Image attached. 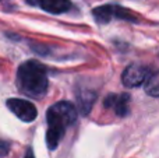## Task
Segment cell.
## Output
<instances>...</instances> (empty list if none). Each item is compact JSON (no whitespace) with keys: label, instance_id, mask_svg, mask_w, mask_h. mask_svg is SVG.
I'll return each instance as SVG.
<instances>
[{"label":"cell","instance_id":"1","mask_svg":"<svg viewBox=\"0 0 159 158\" xmlns=\"http://www.w3.org/2000/svg\"><path fill=\"white\" fill-rule=\"evenodd\" d=\"M17 87L31 98H42L48 91V69L38 60H27L17 70Z\"/></svg>","mask_w":159,"mask_h":158},{"label":"cell","instance_id":"2","mask_svg":"<svg viewBox=\"0 0 159 158\" xmlns=\"http://www.w3.org/2000/svg\"><path fill=\"white\" fill-rule=\"evenodd\" d=\"M75 119H77V109L67 101H60L48 109L46 144L50 150H55L57 147L66 133V129L71 126Z\"/></svg>","mask_w":159,"mask_h":158},{"label":"cell","instance_id":"3","mask_svg":"<svg viewBox=\"0 0 159 158\" xmlns=\"http://www.w3.org/2000/svg\"><path fill=\"white\" fill-rule=\"evenodd\" d=\"M93 18L99 24H107L112 20H124L130 22H137L138 18L131 10L126 7H121L117 4H105L93 8L92 11Z\"/></svg>","mask_w":159,"mask_h":158},{"label":"cell","instance_id":"4","mask_svg":"<svg viewBox=\"0 0 159 158\" xmlns=\"http://www.w3.org/2000/svg\"><path fill=\"white\" fill-rule=\"evenodd\" d=\"M154 74V70L144 64H130L121 74V83L126 87H140L147 84V81Z\"/></svg>","mask_w":159,"mask_h":158},{"label":"cell","instance_id":"5","mask_svg":"<svg viewBox=\"0 0 159 158\" xmlns=\"http://www.w3.org/2000/svg\"><path fill=\"white\" fill-rule=\"evenodd\" d=\"M7 108L16 115L18 119L22 122H32L36 119L38 112H36V106L32 102L25 100H20V98H10L7 100Z\"/></svg>","mask_w":159,"mask_h":158},{"label":"cell","instance_id":"6","mask_svg":"<svg viewBox=\"0 0 159 158\" xmlns=\"http://www.w3.org/2000/svg\"><path fill=\"white\" fill-rule=\"evenodd\" d=\"M130 95L129 94H109L103 100V106L112 109L117 116H127L130 112Z\"/></svg>","mask_w":159,"mask_h":158},{"label":"cell","instance_id":"7","mask_svg":"<svg viewBox=\"0 0 159 158\" xmlns=\"http://www.w3.org/2000/svg\"><path fill=\"white\" fill-rule=\"evenodd\" d=\"M28 4L41 7L50 14H61L71 8L70 0H27Z\"/></svg>","mask_w":159,"mask_h":158},{"label":"cell","instance_id":"8","mask_svg":"<svg viewBox=\"0 0 159 158\" xmlns=\"http://www.w3.org/2000/svg\"><path fill=\"white\" fill-rule=\"evenodd\" d=\"M75 97L78 101V106L81 109L82 114H88L92 108L93 102L96 100V92L93 90H88V88H82L81 86L75 90Z\"/></svg>","mask_w":159,"mask_h":158},{"label":"cell","instance_id":"9","mask_svg":"<svg viewBox=\"0 0 159 158\" xmlns=\"http://www.w3.org/2000/svg\"><path fill=\"white\" fill-rule=\"evenodd\" d=\"M145 91L152 97H159V72H154L151 78L147 81Z\"/></svg>","mask_w":159,"mask_h":158},{"label":"cell","instance_id":"10","mask_svg":"<svg viewBox=\"0 0 159 158\" xmlns=\"http://www.w3.org/2000/svg\"><path fill=\"white\" fill-rule=\"evenodd\" d=\"M7 150H8V144H7L6 142H3V143H2V157H4V156H6Z\"/></svg>","mask_w":159,"mask_h":158},{"label":"cell","instance_id":"11","mask_svg":"<svg viewBox=\"0 0 159 158\" xmlns=\"http://www.w3.org/2000/svg\"><path fill=\"white\" fill-rule=\"evenodd\" d=\"M25 158H35V157H34L32 151H31V150H28V153H27V156H25Z\"/></svg>","mask_w":159,"mask_h":158}]
</instances>
